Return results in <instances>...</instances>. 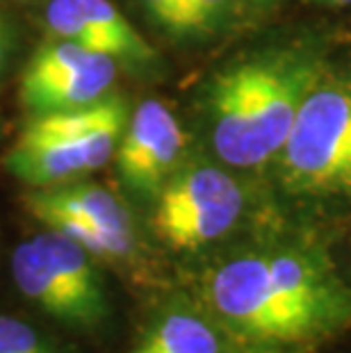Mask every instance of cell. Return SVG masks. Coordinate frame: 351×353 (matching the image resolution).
Segmentation results:
<instances>
[{
  "label": "cell",
  "instance_id": "15",
  "mask_svg": "<svg viewBox=\"0 0 351 353\" xmlns=\"http://www.w3.org/2000/svg\"><path fill=\"white\" fill-rule=\"evenodd\" d=\"M153 23L176 37H188V0H141Z\"/></svg>",
  "mask_w": 351,
  "mask_h": 353
},
{
  "label": "cell",
  "instance_id": "3",
  "mask_svg": "<svg viewBox=\"0 0 351 353\" xmlns=\"http://www.w3.org/2000/svg\"><path fill=\"white\" fill-rule=\"evenodd\" d=\"M128 119V101L117 94L82 110L30 117L5 155V169L28 187L80 180L114 157Z\"/></svg>",
  "mask_w": 351,
  "mask_h": 353
},
{
  "label": "cell",
  "instance_id": "7",
  "mask_svg": "<svg viewBox=\"0 0 351 353\" xmlns=\"http://www.w3.org/2000/svg\"><path fill=\"white\" fill-rule=\"evenodd\" d=\"M119 64L73 41L41 43L21 73V103L30 117L89 108L112 94Z\"/></svg>",
  "mask_w": 351,
  "mask_h": 353
},
{
  "label": "cell",
  "instance_id": "2",
  "mask_svg": "<svg viewBox=\"0 0 351 353\" xmlns=\"http://www.w3.org/2000/svg\"><path fill=\"white\" fill-rule=\"evenodd\" d=\"M326 73L324 57L305 43L253 52L221 69L205 92L210 141L219 160L256 169L279 155L299 105Z\"/></svg>",
  "mask_w": 351,
  "mask_h": 353
},
{
  "label": "cell",
  "instance_id": "6",
  "mask_svg": "<svg viewBox=\"0 0 351 353\" xmlns=\"http://www.w3.org/2000/svg\"><path fill=\"white\" fill-rule=\"evenodd\" d=\"M23 203L28 212L103 260H130L135 253V223L114 194L92 183L32 187Z\"/></svg>",
  "mask_w": 351,
  "mask_h": 353
},
{
  "label": "cell",
  "instance_id": "1",
  "mask_svg": "<svg viewBox=\"0 0 351 353\" xmlns=\"http://www.w3.org/2000/svg\"><path fill=\"white\" fill-rule=\"evenodd\" d=\"M221 321L260 342H303L328 333L351 310L349 292L305 251L244 253L208 278Z\"/></svg>",
  "mask_w": 351,
  "mask_h": 353
},
{
  "label": "cell",
  "instance_id": "4",
  "mask_svg": "<svg viewBox=\"0 0 351 353\" xmlns=\"http://www.w3.org/2000/svg\"><path fill=\"white\" fill-rule=\"evenodd\" d=\"M276 160L294 194L351 190V78L326 73L310 89Z\"/></svg>",
  "mask_w": 351,
  "mask_h": 353
},
{
  "label": "cell",
  "instance_id": "10",
  "mask_svg": "<svg viewBox=\"0 0 351 353\" xmlns=\"http://www.w3.org/2000/svg\"><path fill=\"white\" fill-rule=\"evenodd\" d=\"M78 5L92 28V46L96 52L135 71H146L158 62L155 48L110 0H78Z\"/></svg>",
  "mask_w": 351,
  "mask_h": 353
},
{
  "label": "cell",
  "instance_id": "17",
  "mask_svg": "<svg viewBox=\"0 0 351 353\" xmlns=\"http://www.w3.org/2000/svg\"><path fill=\"white\" fill-rule=\"evenodd\" d=\"M315 3L331 5V7H347V5H351V0H315Z\"/></svg>",
  "mask_w": 351,
  "mask_h": 353
},
{
  "label": "cell",
  "instance_id": "5",
  "mask_svg": "<svg viewBox=\"0 0 351 353\" xmlns=\"http://www.w3.org/2000/svg\"><path fill=\"white\" fill-rule=\"evenodd\" d=\"M244 201L242 185L228 171L210 164L178 167L155 196V235L171 249H201L240 221Z\"/></svg>",
  "mask_w": 351,
  "mask_h": 353
},
{
  "label": "cell",
  "instance_id": "9",
  "mask_svg": "<svg viewBox=\"0 0 351 353\" xmlns=\"http://www.w3.org/2000/svg\"><path fill=\"white\" fill-rule=\"evenodd\" d=\"M32 242L69 294L73 307H76L78 328H96L103 324L110 314V301L94 255L85 246L53 228L34 235Z\"/></svg>",
  "mask_w": 351,
  "mask_h": 353
},
{
  "label": "cell",
  "instance_id": "13",
  "mask_svg": "<svg viewBox=\"0 0 351 353\" xmlns=\"http://www.w3.org/2000/svg\"><path fill=\"white\" fill-rule=\"evenodd\" d=\"M0 353H57L39 330L14 317H0Z\"/></svg>",
  "mask_w": 351,
  "mask_h": 353
},
{
  "label": "cell",
  "instance_id": "14",
  "mask_svg": "<svg viewBox=\"0 0 351 353\" xmlns=\"http://www.w3.org/2000/svg\"><path fill=\"white\" fill-rule=\"evenodd\" d=\"M233 12V0H188V37L217 32Z\"/></svg>",
  "mask_w": 351,
  "mask_h": 353
},
{
  "label": "cell",
  "instance_id": "11",
  "mask_svg": "<svg viewBox=\"0 0 351 353\" xmlns=\"http://www.w3.org/2000/svg\"><path fill=\"white\" fill-rule=\"evenodd\" d=\"M12 278L19 292L32 303H37L43 312L66 326L78 328L76 307L69 294L64 292L62 283L57 281L55 272L50 269L46 258L37 249L32 239L19 244L12 253Z\"/></svg>",
  "mask_w": 351,
  "mask_h": 353
},
{
  "label": "cell",
  "instance_id": "12",
  "mask_svg": "<svg viewBox=\"0 0 351 353\" xmlns=\"http://www.w3.org/2000/svg\"><path fill=\"white\" fill-rule=\"evenodd\" d=\"M132 353H221V342L205 319L176 310L155 321Z\"/></svg>",
  "mask_w": 351,
  "mask_h": 353
},
{
  "label": "cell",
  "instance_id": "8",
  "mask_svg": "<svg viewBox=\"0 0 351 353\" xmlns=\"http://www.w3.org/2000/svg\"><path fill=\"white\" fill-rule=\"evenodd\" d=\"M185 132L167 105L155 99L141 101L130 112L112 160L117 174L132 194L155 199L164 183L181 167Z\"/></svg>",
  "mask_w": 351,
  "mask_h": 353
},
{
  "label": "cell",
  "instance_id": "16",
  "mask_svg": "<svg viewBox=\"0 0 351 353\" xmlns=\"http://www.w3.org/2000/svg\"><path fill=\"white\" fill-rule=\"evenodd\" d=\"M14 46H17V32H14V28L5 14H0V73L10 64Z\"/></svg>",
  "mask_w": 351,
  "mask_h": 353
}]
</instances>
